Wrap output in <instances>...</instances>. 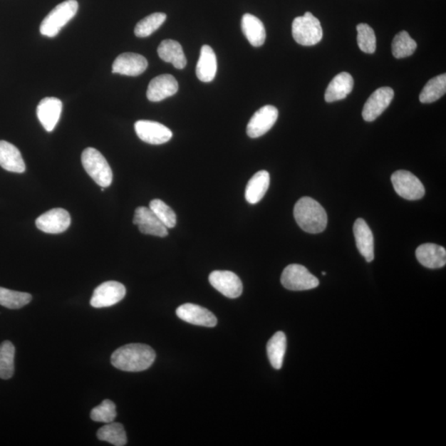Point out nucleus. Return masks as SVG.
Segmentation results:
<instances>
[{
  "label": "nucleus",
  "mask_w": 446,
  "mask_h": 446,
  "mask_svg": "<svg viewBox=\"0 0 446 446\" xmlns=\"http://www.w3.org/2000/svg\"><path fill=\"white\" fill-rule=\"evenodd\" d=\"M167 20V14L155 13L140 21L135 27V35L138 38H147L157 31Z\"/></svg>",
  "instance_id": "473e14b6"
},
{
  "label": "nucleus",
  "mask_w": 446,
  "mask_h": 446,
  "mask_svg": "<svg viewBox=\"0 0 446 446\" xmlns=\"http://www.w3.org/2000/svg\"><path fill=\"white\" fill-rule=\"evenodd\" d=\"M133 224L137 225L143 234L159 237L168 235V228L159 220L150 207H139L135 210Z\"/></svg>",
  "instance_id": "ddd939ff"
},
{
  "label": "nucleus",
  "mask_w": 446,
  "mask_h": 446,
  "mask_svg": "<svg viewBox=\"0 0 446 446\" xmlns=\"http://www.w3.org/2000/svg\"><path fill=\"white\" fill-rule=\"evenodd\" d=\"M78 9H79V4L76 0H66L57 5L41 22V34L48 38L56 37L60 31L76 16Z\"/></svg>",
  "instance_id": "7ed1b4c3"
},
{
  "label": "nucleus",
  "mask_w": 446,
  "mask_h": 446,
  "mask_svg": "<svg viewBox=\"0 0 446 446\" xmlns=\"http://www.w3.org/2000/svg\"><path fill=\"white\" fill-rule=\"evenodd\" d=\"M157 53L160 59L172 64L176 69L182 70L187 65L182 46L178 41L170 39L163 41L159 46Z\"/></svg>",
  "instance_id": "a878e982"
},
{
  "label": "nucleus",
  "mask_w": 446,
  "mask_h": 446,
  "mask_svg": "<svg viewBox=\"0 0 446 446\" xmlns=\"http://www.w3.org/2000/svg\"><path fill=\"white\" fill-rule=\"evenodd\" d=\"M212 287L227 298L237 299L243 291L242 280L235 273L227 271H215L209 276Z\"/></svg>",
  "instance_id": "f8f14e48"
},
{
  "label": "nucleus",
  "mask_w": 446,
  "mask_h": 446,
  "mask_svg": "<svg viewBox=\"0 0 446 446\" xmlns=\"http://www.w3.org/2000/svg\"><path fill=\"white\" fill-rule=\"evenodd\" d=\"M294 215L301 229L312 234L323 232L328 225V214L323 207L310 197H303L297 202Z\"/></svg>",
  "instance_id": "f03ea898"
},
{
  "label": "nucleus",
  "mask_w": 446,
  "mask_h": 446,
  "mask_svg": "<svg viewBox=\"0 0 446 446\" xmlns=\"http://www.w3.org/2000/svg\"><path fill=\"white\" fill-rule=\"evenodd\" d=\"M126 288L121 283L108 281L103 283L93 291L90 304L95 308L111 307L125 297Z\"/></svg>",
  "instance_id": "6e6552de"
},
{
  "label": "nucleus",
  "mask_w": 446,
  "mask_h": 446,
  "mask_svg": "<svg viewBox=\"0 0 446 446\" xmlns=\"http://www.w3.org/2000/svg\"><path fill=\"white\" fill-rule=\"evenodd\" d=\"M357 43L363 53L373 54L376 50L375 31L366 24H360L356 27Z\"/></svg>",
  "instance_id": "72a5a7b5"
},
{
  "label": "nucleus",
  "mask_w": 446,
  "mask_h": 446,
  "mask_svg": "<svg viewBox=\"0 0 446 446\" xmlns=\"http://www.w3.org/2000/svg\"><path fill=\"white\" fill-rule=\"evenodd\" d=\"M0 167L14 173L21 174L26 170L20 150L14 145L6 141H0Z\"/></svg>",
  "instance_id": "412c9836"
},
{
  "label": "nucleus",
  "mask_w": 446,
  "mask_h": 446,
  "mask_svg": "<svg viewBox=\"0 0 446 446\" xmlns=\"http://www.w3.org/2000/svg\"><path fill=\"white\" fill-rule=\"evenodd\" d=\"M97 437L103 442H107L116 446L126 445L128 439L125 430L121 423H107L98 430Z\"/></svg>",
  "instance_id": "c85d7f7f"
},
{
  "label": "nucleus",
  "mask_w": 446,
  "mask_h": 446,
  "mask_svg": "<svg viewBox=\"0 0 446 446\" xmlns=\"http://www.w3.org/2000/svg\"><path fill=\"white\" fill-rule=\"evenodd\" d=\"M418 44L406 31L398 33L392 43V53L397 59L405 58L412 56L417 50Z\"/></svg>",
  "instance_id": "c756f323"
},
{
  "label": "nucleus",
  "mask_w": 446,
  "mask_h": 446,
  "mask_svg": "<svg viewBox=\"0 0 446 446\" xmlns=\"http://www.w3.org/2000/svg\"><path fill=\"white\" fill-rule=\"evenodd\" d=\"M71 215L63 209H53L41 215L36 220V226L41 232L49 234H59L71 226Z\"/></svg>",
  "instance_id": "4468645a"
},
{
  "label": "nucleus",
  "mask_w": 446,
  "mask_h": 446,
  "mask_svg": "<svg viewBox=\"0 0 446 446\" xmlns=\"http://www.w3.org/2000/svg\"><path fill=\"white\" fill-rule=\"evenodd\" d=\"M281 284L292 291H304L318 287L319 280L308 269L301 264H289L284 269Z\"/></svg>",
  "instance_id": "423d86ee"
},
{
  "label": "nucleus",
  "mask_w": 446,
  "mask_h": 446,
  "mask_svg": "<svg viewBox=\"0 0 446 446\" xmlns=\"http://www.w3.org/2000/svg\"><path fill=\"white\" fill-rule=\"evenodd\" d=\"M155 360L152 347L140 343L123 346L113 352L112 365L126 372H141L149 369Z\"/></svg>",
  "instance_id": "f257e3e1"
},
{
  "label": "nucleus",
  "mask_w": 446,
  "mask_h": 446,
  "mask_svg": "<svg viewBox=\"0 0 446 446\" xmlns=\"http://www.w3.org/2000/svg\"><path fill=\"white\" fill-rule=\"evenodd\" d=\"M396 193L408 200H418L423 198L425 188L420 180L407 170H398L391 177Z\"/></svg>",
  "instance_id": "0eeeda50"
},
{
  "label": "nucleus",
  "mask_w": 446,
  "mask_h": 446,
  "mask_svg": "<svg viewBox=\"0 0 446 446\" xmlns=\"http://www.w3.org/2000/svg\"><path fill=\"white\" fill-rule=\"evenodd\" d=\"M176 315L186 323L214 328L217 323V319L214 313L199 305L185 304L176 309Z\"/></svg>",
  "instance_id": "2eb2a0df"
},
{
  "label": "nucleus",
  "mask_w": 446,
  "mask_h": 446,
  "mask_svg": "<svg viewBox=\"0 0 446 446\" xmlns=\"http://www.w3.org/2000/svg\"><path fill=\"white\" fill-rule=\"evenodd\" d=\"M242 28L244 35L253 46H261L266 38V28L261 21L250 14L243 15Z\"/></svg>",
  "instance_id": "393cba45"
},
{
  "label": "nucleus",
  "mask_w": 446,
  "mask_h": 446,
  "mask_svg": "<svg viewBox=\"0 0 446 446\" xmlns=\"http://www.w3.org/2000/svg\"><path fill=\"white\" fill-rule=\"evenodd\" d=\"M150 209L167 228H173L176 225L177 217L175 212L162 200L153 199L150 203Z\"/></svg>",
  "instance_id": "f704fd0d"
},
{
  "label": "nucleus",
  "mask_w": 446,
  "mask_h": 446,
  "mask_svg": "<svg viewBox=\"0 0 446 446\" xmlns=\"http://www.w3.org/2000/svg\"><path fill=\"white\" fill-rule=\"evenodd\" d=\"M286 336L282 331L274 334L267 344V355L271 365L276 370L281 369L285 351H286Z\"/></svg>",
  "instance_id": "bb28decb"
},
{
  "label": "nucleus",
  "mask_w": 446,
  "mask_h": 446,
  "mask_svg": "<svg viewBox=\"0 0 446 446\" xmlns=\"http://www.w3.org/2000/svg\"><path fill=\"white\" fill-rule=\"evenodd\" d=\"M279 117L277 108L272 105H266L254 114L248 123L247 133L251 138H257L268 133Z\"/></svg>",
  "instance_id": "1a4fd4ad"
},
{
  "label": "nucleus",
  "mask_w": 446,
  "mask_h": 446,
  "mask_svg": "<svg viewBox=\"0 0 446 446\" xmlns=\"http://www.w3.org/2000/svg\"><path fill=\"white\" fill-rule=\"evenodd\" d=\"M420 264L429 269L442 268L446 264V251L442 247L432 243L423 244L416 251Z\"/></svg>",
  "instance_id": "aec40b11"
},
{
  "label": "nucleus",
  "mask_w": 446,
  "mask_h": 446,
  "mask_svg": "<svg viewBox=\"0 0 446 446\" xmlns=\"http://www.w3.org/2000/svg\"><path fill=\"white\" fill-rule=\"evenodd\" d=\"M446 93V75L442 74L432 78L424 86L419 100L423 103H432L442 98Z\"/></svg>",
  "instance_id": "cd10ccee"
},
{
  "label": "nucleus",
  "mask_w": 446,
  "mask_h": 446,
  "mask_svg": "<svg viewBox=\"0 0 446 446\" xmlns=\"http://www.w3.org/2000/svg\"><path fill=\"white\" fill-rule=\"evenodd\" d=\"M271 183V177L266 170L259 171L254 175L247 185L245 198L249 204H258L266 195Z\"/></svg>",
  "instance_id": "b1692460"
},
{
  "label": "nucleus",
  "mask_w": 446,
  "mask_h": 446,
  "mask_svg": "<svg viewBox=\"0 0 446 446\" xmlns=\"http://www.w3.org/2000/svg\"><path fill=\"white\" fill-rule=\"evenodd\" d=\"M217 70V56L210 46H202L199 59L196 66V75L202 82L209 83L214 80Z\"/></svg>",
  "instance_id": "5701e85b"
},
{
  "label": "nucleus",
  "mask_w": 446,
  "mask_h": 446,
  "mask_svg": "<svg viewBox=\"0 0 446 446\" xmlns=\"http://www.w3.org/2000/svg\"><path fill=\"white\" fill-rule=\"evenodd\" d=\"M117 417L116 406L110 399L103 400L100 405L93 408L90 413L93 421L96 422L110 423Z\"/></svg>",
  "instance_id": "c9c22d12"
},
{
  "label": "nucleus",
  "mask_w": 446,
  "mask_h": 446,
  "mask_svg": "<svg viewBox=\"0 0 446 446\" xmlns=\"http://www.w3.org/2000/svg\"><path fill=\"white\" fill-rule=\"evenodd\" d=\"M134 127L138 137L148 144H165L173 137L170 129L157 122L140 120L135 123Z\"/></svg>",
  "instance_id": "9d476101"
},
{
  "label": "nucleus",
  "mask_w": 446,
  "mask_h": 446,
  "mask_svg": "<svg viewBox=\"0 0 446 446\" xmlns=\"http://www.w3.org/2000/svg\"><path fill=\"white\" fill-rule=\"evenodd\" d=\"M292 34L297 43L306 46L319 43L323 37L320 21L310 12L294 20Z\"/></svg>",
  "instance_id": "39448f33"
},
{
  "label": "nucleus",
  "mask_w": 446,
  "mask_h": 446,
  "mask_svg": "<svg viewBox=\"0 0 446 446\" xmlns=\"http://www.w3.org/2000/svg\"><path fill=\"white\" fill-rule=\"evenodd\" d=\"M32 301V295L28 293L14 291L0 287V305L9 309H19Z\"/></svg>",
  "instance_id": "2f4dec72"
},
{
  "label": "nucleus",
  "mask_w": 446,
  "mask_h": 446,
  "mask_svg": "<svg viewBox=\"0 0 446 446\" xmlns=\"http://www.w3.org/2000/svg\"><path fill=\"white\" fill-rule=\"evenodd\" d=\"M81 162L88 175L102 187H110L113 181V172L110 164L98 150L86 148L81 155Z\"/></svg>",
  "instance_id": "20e7f679"
},
{
  "label": "nucleus",
  "mask_w": 446,
  "mask_h": 446,
  "mask_svg": "<svg viewBox=\"0 0 446 446\" xmlns=\"http://www.w3.org/2000/svg\"><path fill=\"white\" fill-rule=\"evenodd\" d=\"M178 90V82L173 76L162 75L150 82L147 96L150 102H160L173 96Z\"/></svg>",
  "instance_id": "a211bd4d"
},
{
  "label": "nucleus",
  "mask_w": 446,
  "mask_h": 446,
  "mask_svg": "<svg viewBox=\"0 0 446 446\" xmlns=\"http://www.w3.org/2000/svg\"><path fill=\"white\" fill-rule=\"evenodd\" d=\"M321 274H323V276H326V272H323V273H321Z\"/></svg>",
  "instance_id": "e433bc0d"
},
{
  "label": "nucleus",
  "mask_w": 446,
  "mask_h": 446,
  "mask_svg": "<svg viewBox=\"0 0 446 446\" xmlns=\"http://www.w3.org/2000/svg\"><path fill=\"white\" fill-rule=\"evenodd\" d=\"M353 87V78L347 72H341L330 82L325 93V100L328 103H333L344 100L350 95Z\"/></svg>",
  "instance_id": "4be33fe9"
},
{
  "label": "nucleus",
  "mask_w": 446,
  "mask_h": 446,
  "mask_svg": "<svg viewBox=\"0 0 446 446\" xmlns=\"http://www.w3.org/2000/svg\"><path fill=\"white\" fill-rule=\"evenodd\" d=\"M148 62L142 55L137 53H123L114 61L112 72L128 76H138L147 70Z\"/></svg>",
  "instance_id": "dca6fc26"
},
{
  "label": "nucleus",
  "mask_w": 446,
  "mask_h": 446,
  "mask_svg": "<svg viewBox=\"0 0 446 446\" xmlns=\"http://www.w3.org/2000/svg\"><path fill=\"white\" fill-rule=\"evenodd\" d=\"M393 97L394 91L390 87H382L373 92L363 108L364 120L375 121L390 105Z\"/></svg>",
  "instance_id": "9b49d317"
},
{
  "label": "nucleus",
  "mask_w": 446,
  "mask_h": 446,
  "mask_svg": "<svg viewBox=\"0 0 446 446\" xmlns=\"http://www.w3.org/2000/svg\"><path fill=\"white\" fill-rule=\"evenodd\" d=\"M353 232L358 250L367 262L373 261L375 259V242L370 227L364 219H358Z\"/></svg>",
  "instance_id": "6ab92c4d"
},
{
  "label": "nucleus",
  "mask_w": 446,
  "mask_h": 446,
  "mask_svg": "<svg viewBox=\"0 0 446 446\" xmlns=\"http://www.w3.org/2000/svg\"><path fill=\"white\" fill-rule=\"evenodd\" d=\"M62 107V102L55 97L45 98L39 103L37 115L46 132L54 130L61 118Z\"/></svg>",
  "instance_id": "f3484780"
},
{
  "label": "nucleus",
  "mask_w": 446,
  "mask_h": 446,
  "mask_svg": "<svg viewBox=\"0 0 446 446\" xmlns=\"http://www.w3.org/2000/svg\"><path fill=\"white\" fill-rule=\"evenodd\" d=\"M15 348L12 342L4 341L0 345V378L9 380L14 373Z\"/></svg>",
  "instance_id": "7c9ffc66"
}]
</instances>
